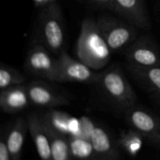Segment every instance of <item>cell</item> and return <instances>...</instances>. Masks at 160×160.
<instances>
[{
	"label": "cell",
	"instance_id": "1",
	"mask_svg": "<svg viewBox=\"0 0 160 160\" xmlns=\"http://www.w3.org/2000/svg\"><path fill=\"white\" fill-rule=\"evenodd\" d=\"M111 49L105 41L98 21L91 18L82 22L76 44V54L81 62L93 70L105 68L111 59Z\"/></svg>",
	"mask_w": 160,
	"mask_h": 160
},
{
	"label": "cell",
	"instance_id": "2",
	"mask_svg": "<svg viewBox=\"0 0 160 160\" xmlns=\"http://www.w3.org/2000/svg\"><path fill=\"white\" fill-rule=\"evenodd\" d=\"M105 98L123 112L137 104V96L123 70L114 65L101 73L98 82Z\"/></svg>",
	"mask_w": 160,
	"mask_h": 160
},
{
	"label": "cell",
	"instance_id": "3",
	"mask_svg": "<svg viewBox=\"0 0 160 160\" xmlns=\"http://www.w3.org/2000/svg\"><path fill=\"white\" fill-rule=\"evenodd\" d=\"M40 33L41 39L50 52L61 53L64 51V21L61 9L55 2L44 7L41 12Z\"/></svg>",
	"mask_w": 160,
	"mask_h": 160
},
{
	"label": "cell",
	"instance_id": "4",
	"mask_svg": "<svg viewBox=\"0 0 160 160\" xmlns=\"http://www.w3.org/2000/svg\"><path fill=\"white\" fill-rule=\"evenodd\" d=\"M128 126L141 133L145 141L160 148V118L138 103L124 112Z\"/></svg>",
	"mask_w": 160,
	"mask_h": 160
},
{
	"label": "cell",
	"instance_id": "5",
	"mask_svg": "<svg viewBox=\"0 0 160 160\" xmlns=\"http://www.w3.org/2000/svg\"><path fill=\"white\" fill-rule=\"evenodd\" d=\"M57 82H81L98 84L101 73H97L80 60H75L63 51L58 59Z\"/></svg>",
	"mask_w": 160,
	"mask_h": 160
},
{
	"label": "cell",
	"instance_id": "6",
	"mask_svg": "<svg viewBox=\"0 0 160 160\" xmlns=\"http://www.w3.org/2000/svg\"><path fill=\"white\" fill-rule=\"evenodd\" d=\"M100 32L111 51H119L132 42L137 35L135 25L127 23L111 16H102L98 20Z\"/></svg>",
	"mask_w": 160,
	"mask_h": 160
},
{
	"label": "cell",
	"instance_id": "7",
	"mask_svg": "<svg viewBox=\"0 0 160 160\" xmlns=\"http://www.w3.org/2000/svg\"><path fill=\"white\" fill-rule=\"evenodd\" d=\"M49 50L42 45H34L28 51L24 69L26 72L51 82H57L58 61L52 57Z\"/></svg>",
	"mask_w": 160,
	"mask_h": 160
},
{
	"label": "cell",
	"instance_id": "8",
	"mask_svg": "<svg viewBox=\"0 0 160 160\" xmlns=\"http://www.w3.org/2000/svg\"><path fill=\"white\" fill-rule=\"evenodd\" d=\"M31 104L45 109H54L69 104L68 98L42 81H32L26 84Z\"/></svg>",
	"mask_w": 160,
	"mask_h": 160
},
{
	"label": "cell",
	"instance_id": "9",
	"mask_svg": "<svg viewBox=\"0 0 160 160\" xmlns=\"http://www.w3.org/2000/svg\"><path fill=\"white\" fill-rule=\"evenodd\" d=\"M93 160H118L120 158V148L110 132L101 125H93L89 137Z\"/></svg>",
	"mask_w": 160,
	"mask_h": 160
},
{
	"label": "cell",
	"instance_id": "10",
	"mask_svg": "<svg viewBox=\"0 0 160 160\" xmlns=\"http://www.w3.org/2000/svg\"><path fill=\"white\" fill-rule=\"evenodd\" d=\"M128 65L141 68L160 66V53L156 45L148 38L136 40L126 53Z\"/></svg>",
	"mask_w": 160,
	"mask_h": 160
},
{
	"label": "cell",
	"instance_id": "11",
	"mask_svg": "<svg viewBox=\"0 0 160 160\" xmlns=\"http://www.w3.org/2000/svg\"><path fill=\"white\" fill-rule=\"evenodd\" d=\"M28 129L40 160H52L49 135L41 115L33 112L27 115Z\"/></svg>",
	"mask_w": 160,
	"mask_h": 160
},
{
	"label": "cell",
	"instance_id": "12",
	"mask_svg": "<svg viewBox=\"0 0 160 160\" xmlns=\"http://www.w3.org/2000/svg\"><path fill=\"white\" fill-rule=\"evenodd\" d=\"M115 12L126 18L129 23L146 28L149 26V18L144 0H114Z\"/></svg>",
	"mask_w": 160,
	"mask_h": 160
},
{
	"label": "cell",
	"instance_id": "13",
	"mask_svg": "<svg viewBox=\"0 0 160 160\" xmlns=\"http://www.w3.org/2000/svg\"><path fill=\"white\" fill-rule=\"evenodd\" d=\"M30 103L26 84L16 85L1 90L0 107L6 113H18L25 110Z\"/></svg>",
	"mask_w": 160,
	"mask_h": 160
},
{
	"label": "cell",
	"instance_id": "14",
	"mask_svg": "<svg viewBox=\"0 0 160 160\" xmlns=\"http://www.w3.org/2000/svg\"><path fill=\"white\" fill-rule=\"evenodd\" d=\"M28 129L27 118L18 117L11 125L8 127L6 131V140L11 160L22 159V153Z\"/></svg>",
	"mask_w": 160,
	"mask_h": 160
},
{
	"label": "cell",
	"instance_id": "15",
	"mask_svg": "<svg viewBox=\"0 0 160 160\" xmlns=\"http://www.w3.org/2000/svg\"><path fill=\"white\" fill-rule=\"evenodd\" d=\"M128 70L138 83L151 95H160V66L141 68L128 64Z\"/></svg>",
	"mask_w": 160,
	"mask_h": 160
},
{
	"label": "cell",
	"instance_id": "16",
	"mask_svg": "<svg viewBox=\"0 0 160 160\" xmlns=\"http://www.w3.org/2000/svg\"><path fill=\"white\" fill-rule=\"evenodd\" d=\"M42 121L49 135L52 160H73L69 137L57 131L43 118Z\"/></svg>",
	"mask_w": 160,
	"mask_h": 160
},
{
	"label": "cell",
	"instance_id": "17",
	"mask_svg": "<svg viewBox=\"0 0 160 160\" xmlns=\"http://www.w3.org/2000/svg\"><path fill=\"white\" fill-rule=\"evenodd\" d=\"M116 142L121 151L129 157L135 158L142 150L145 139L141 133L130 128L128 130L121 131Z\"/></svg>",
	"mask_w": 160,
	"mask_h": 160
},
{
	"label": "cell",
	"instance_id": "18",
	"mask_svg": "<svg viewBox=\"0 0 160 160\" xmlns=\"http://www.w3.org/2000/svg\"><path fill=\"white\" fill-rule=\"evenodd\" d=\"M72 158L75 160H93V150L89 138L81 135L69 137Z\"/></svg>",
	"mask_w": 160,
	"mask_h": 160
},
{
	"label": "cell",
	"instance_id": "19",
	"mask_svg": "<svg viewBox=\"0 0 160 160\" xmlns=\"http://www.w3.org/2000/svg\"><path fill=\"white\" fill-rule=\"evenodd\" d=\"M25 79L18 70L8 66H1L0 68V89L5 90L7 88L23 84Z\"/></svg>",
	"mask_w": 160,
	"mask_h": 160
},
{
	"label": "cell",
	"instance_id": "20",
	"mask_svg": "<svg viewBox=\"0 0 160 160\" xmlns=\"http://www.w3.org/2000/svg\"><path fill=\"white\" fill-rule=\"evenodd\" d=\"M0 160H11L6 140V131H3L0 136Z\"/></svg>",
	"mask_w": 160,
	"mask_h": 160
},
{
	"label": "cell",
	"instance_id": "21",
	"mask_svg": "<svg viewBox=\"0 0 160 160\" xmlns=\"http://www.w3.org/2000/svg\"><path fill=\"white\" fill-rule=\"evenodd\" d=\"M91 1L94 2L96 5L103 8L112 9V11L115 12V3H114V0H91Z\"/></svg>",
	"mask_w": 160,
	"mask_h": 160
},
{
	"label": "cell",
	"instance_id": "22",
	"mask_svg": "<svg viewBox=\"0 0 160 160\" xmlns=\"http://www.w3.org/2000/svg\"><path fill=\"white\" fill-rule=\"evenodd\" d=\"M37 7H46L47 5L53 3V0H33Z\"/></svg>",
	"mask_w": 160,
	"mask_h": 160
},
{
	"label": "cell",
	"instance_id": "23",
	"mask_svg": "<svg viewBox=\"0 0 160 160\" xmlns=\"http://www.w3.org/2000/svg\"><path fill=\"white\" fill-rule=\"evenodd\" d=\"M151 98L160 107V95H156V94H152L151 95Z\"/></svg>",
	"mask_w": 160,
	"mask_h": 160
}]
</instances>
